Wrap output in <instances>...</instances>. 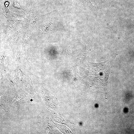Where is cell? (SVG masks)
I'll return each instance as SVG.
<instances>
[{"label": "cell", "instance_id": "cell-3", "mask_svg": "<svg viewBox=\"0 0 134 134\" xmlns=\"http://www.w3.org/2000/svg\"><path fill=\"white\" fill-rule=\"evenodd\" d=\"M79 124H80V125H81V123H79Z\"/></svg>", "mask_w": 134, "mask_h": 134}, {"label": "cell", "instance_id": "cell-2", "mask_svg": "<svg viewBox=\"0 0 134 134\" xmlns=\"http://www.w3.org/2000/svg\"><path fill=\"white\" fill-rule=\"evenodd\" d=\"M13 5L15 8H21V6L16 2L14 1Z\"/></svg>", "mask_w": 134, "mask_h": 134}, {"label": "cell", "instance_id": "cell-1", "mask_svg": "<svg viewBox=\"0 0 134 134\" xmlns=\"http://www.w3.org/2000/svg\"><path fill=\"white\" fill-rule=\"evenodd\" d=\"M111 62L110 60L102 63L89 64L88 73L98 79L102 87H107Z\"/></svg>", "mask_w": 134, "mask_h": 134}]
</instances>
